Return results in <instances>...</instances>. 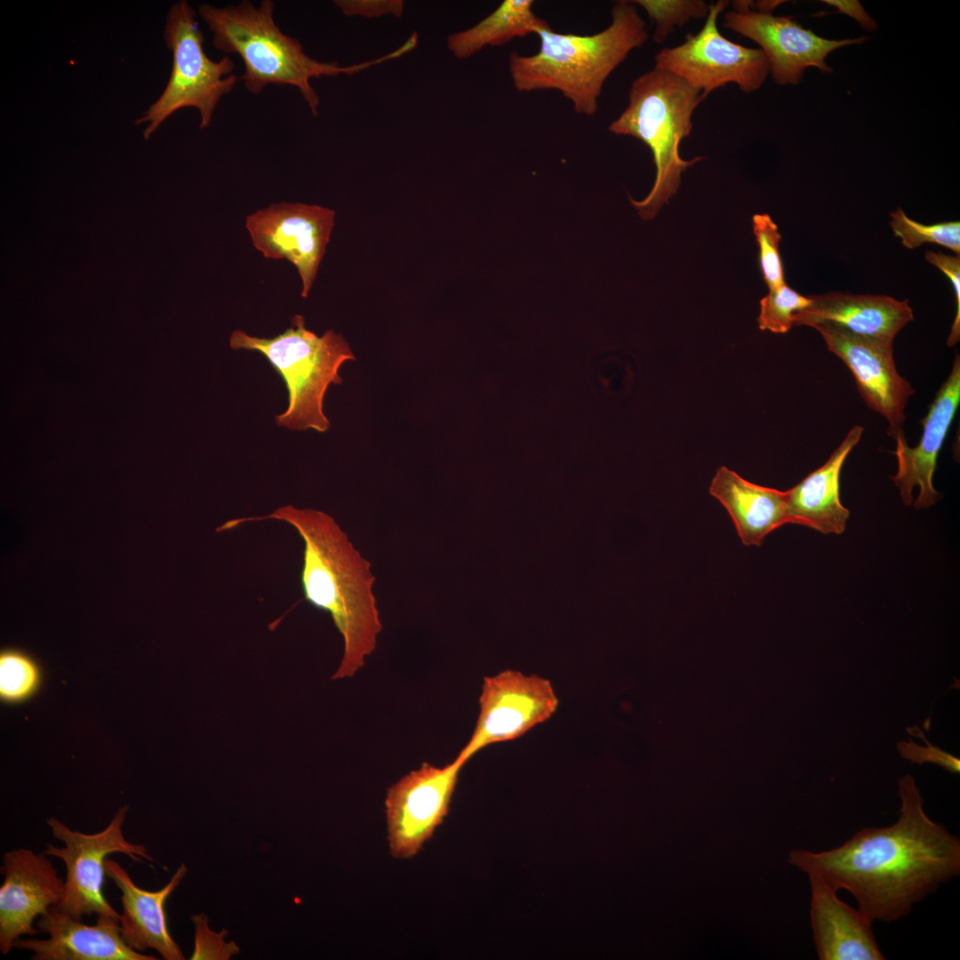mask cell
Returning a JSON list of instances; mask_svg holds the SVG:
<instances>
[{
	"mask_svg": "<svg viewBox=\"0 0 960 960\" xmlns=\"http://www.w3.org/2000/svg\"><path fill=\"white\" fill-rule=\"evenodd\" d=\"M275 3L262 0L255 6L248 0L217 7L202 4L198 13L212 32L213 46L225 53L237 54L244 65L239 80L253 94L270 84L296 87L311 113L316 116L319 96L310 84L311 78L353 75L370 66L400 57L405 47L363 63L340 66L310 58L302 44L284 34L274 20Z\"/></svg>",
	"mask_w": 960,
	"mask_h": 960,
	"instance_id": "277c9868",
	"label": "cell"
},
{
	"mask_svg": "<svg viewBox=\"0 0 960 960\" xmlns=\"http://www.w3.org/2000/svg\"><path fill=\"white\" fill-rule=\"evenodd\" d=\"M464 764L457 758L444 767L423 763L388 788L385 810L395 858L413 857L443 822Z\"/></svg>",
	"mask_w": 960,
	"mask_h": 960,
	"instance_id": "8fae6325",
	"label": "cell"
},
{
	"mask_svg": "<svg viewBox=\"0 0 960 960\" xmlns=\"http://www.w3.org/2000/svg\"><path fill=\"white\" fill-rule=\"evenodd\" d=\"M811 327L820 333L828 349L847 365L867 405L887 420L888 434L894 439L903 436L905 409L915 391L897 371L893 342L860 335L829 322Z\"/></svg>",
	"mask_w": 960,
	"mask_h": 960,
	"instance_id": "4fadbf2b",
	"label": "cell"
},
{
	"mask_svg": "<svg viewBox=\"0 0 960 960\" xmlns=\"http://www.w3.org/2000/svg\"><path fill=\"white\" fill-rule=\"evenodd\" d=\"M709 493L726 508L746 546H761L770 532L788 524L785 492L748 482L724 466Z\"/></svg>",
	"mask_w": 960,
	"mask_h": 960,
	"instance_id": "7402d4cb",
	"label": "cell"
},
{
	"mask_svg": "<svg viewBox=\"0 0 960 960\" xmlns=\"http://www.w3.org/2000/svg\"><path fill=\"white\" fill-rule=\"evenodd\" d=\"M334 4L347 16L377 18L391 14L400 18L404 2L402 0H335Z\"/></svg>",
	"mask_w": 960,
	"mask_h": 960,
	"instance_id": "1f68e13d",
	"label": "cell"
},
{
	"mask_svg": "<svg viewBox=\"0 0 960 960\" xmlns=\"http://www.w3.org/2000/svg\"><path fill=\"white\" fill-rule=\"evenodd\" d=\"M479 707L474 732L456 757L463 764L485 747L520 738L547 721L558 699L549 680L505 670L484 678Z\"/></svg>",
	"mask_w": 960,
	"mask_h": 960,
	"instance_id": "30bf717a",
	"label": "cell"
},
{
	"mask_svg": "<svg viewBox=\"0 0 960 960\" xmlns=\"http://www.w3.org/2000/svg\"><path fill=\"white\" fill-rule=\"evenodd\" d=\"M610 25L593 35L540 30V49L532 55L511 52L509 73L517 92L556 90L576 113L594 116L609 76L635 49L648 40L645 21L632 1H617Z\"/></svg>",
	"mask_w": 960,
	"mask_h": 960,
	"instance_id": "3957f363",
	"label": "cell"
},
{
	"mask_svg": "<svg viewBox=\"0 0 960 960\" xmlns=\"http://www.w3.org/2000/svg\"><path fill=\"white\" fill-rule=\"evenodd\" d=\"M907 731L914 736L922 738L926 747L919 746L912 740H909L908 743L900 741L897 748L902 757L910 760L913 764L932 763L951 773L960 772V759L958 757L932 745L917 726L908 728Z\"/></svg>",
	"mask_w": 960,
	"mask_h": 960,
	"instance_id": "f1b7e54d",
	"label": "cell"
},
{
	"mask_svg": "<svg viewBox=\"0 0 960 960\" xmlns=\"http://www.w3.org/2000/svg\"><path fill=\"white\" fill-rule=\"evenodd\" d=\"M532 0H504L490 15L473 27L450 35L447 47L460 60L468 59L484 47L500 46L516 37L538 34L550 27L533 12Z\"/></svg>",
	"mask_w": 960,
	"mask_h": 960,
	"instance_id": "603a6c76",
	"label": "cell"
},
{
	"mask_svg": "<svg viewBox=\"0 0 960 960\" xmlns=\"http://www.w3.org/2000/svg\"><path fill=\"white\" fill-rule=\"evenodd\" d=\"M863 431L861 426H854L825 464L796 486L785 491L788 523L801 524L824 534H841L844 532L850 511L840 500V473L844 460L859 443Z\"/></svg>",
	"mask_w": 960,
	"mask_h": 960,
	"instance_id": "44dd1931",
	"label": "cell"
},
{
	"mask_svg": "<svg viewBox=\"0 0 960 960\" xmlns=\"http://www.w3.org/2000/svg\"><path fill=\"white\" fill-rule=\"evenodd\" d=\"M729 1L710 4L702 28L687 34L685 41L661 49L655 55V66L666 70L707 96L727 84H736L747 93L756 91L769 74V63L761 49L733 43L717 28V18Z\"/></svg>",
	"mask_w": 960,
	"mask_h": 960,
	"instance_id": "9c48e42d",
	"label": "cell"
},
{
	"mask_svg": "<svg viewBox=\"0 0 960 960\" xmlns=\"http://www.w3.org/2000/svg\"><path fill=\"white\" fill-rule=\"evenodd\" d=\"M335 212L316 204H272L246 217L253 246L268 259H286L297 268L307 298L334 225Z\"/></svg>",
	"mask_w": 960,
	"mask_h": 960,
	"instance_id": "7c38bea8",
	"label": "cell"
},
{
	"mask_svg": "<svg viewBox=\"0 0 960 960\" xmlns=\"http://www.w3.org/2000/svg\"><path fill=\"white\" fill-rule=\"evenodd\" d=\"M753 231L759 247V265L769 290L785 283L784 268L780 253L781 235L777 224L766 213L755 214Z\"/></svg>",
	"mask_w": 960,
	"mask_h": 960,
	"instance_id": "83f0119b",
	"label": "cell"
},
{
	"mask_svg": "<svg viewBox=\"0 0 960 960\" xmlns=\"http://www.w3.org/2000/svg\"><path fill=\"white\" fill-rule=\"evenodd\" d=\"M890 225L904 247L915 249L925 243L942 245L959 256L960 223L947 221L924 225L908 218L901 208L890 212Z\"/></svg>",
	"mask_w": 960,
	"mask_h": 960,
	"instance_id": "d4e9b609",
	"label": "cell"
},
{
	"mask_svg": "<svg viewBox=\"0 0 960 960\" xmlns=\"http://www.w3.org/2000/svg\"><path fill=\"white\" fill-rule=\"evenodd\" d=\"M232 349L261 353L284 380L288 391V407L275 417L278 426L292 430L312 428L324 433L330 422L324 413V398L331 384H340L339 371L347 361L355 360L348 341L340 333L328 330L322 336L305 326V319L295 315L292 326L274 338H260L242 330L229 337Z\"/></svg>",
	"mask_w": 960,
	"mask_h": 960,
	"instance_id": "8992f818",
	"label": "cell"
},
{
	"mask_svg": "<svg viewBox=\"0 0 960 960\" xmlns=\"http://www.w3.org/2000/svg\"><path fill=\"white\" fill-rule=\"evenodd\" d=\"M810 302V296L800 294L786 284L770 289L760 300L758 326L764 331L786 333L795 325V316Z\"/></svg>",
	"mask_w": 960,
	"mask_h": 960,
	"instance_id": "4316f807",
	"label": "cell"
},
{
	"mask_svg": "<svg viewBox=\"0 0 960 960\" xmlns=\"http://www.w3.org/2000/svg\"><path fill=\"white\" fill-rule=\"evenodd\" d=\"M105 869L122 892L119 923L124 941L138 952L155 949L165 960L185 959L170 934L164 904L186 876V865L180 864L169 883L155 892L137 886L126 869L113 860H105Z\"/></svg>",
	"mask_w": 960,
	"mask_h": 960,
	"instance_id": "d6986e66",
	"label": "cell"
},
{
	"mask_svg": "<svg viewBox=\"0 0 960 960\" xmlns=\"http://www.w3.org/2000/svg\"><path fill=\"white\" fill-rule=\"evenodd\" d=\"M960 402V357L956 354L951 372L936 393L927 415L920 420L924 431L919 444L912 448L905 436H897L895 455L898 470L892 477L905 505L913 502L912 491L919 487L914 502L917 509L934 505L940 498L933 487L937 458Z\"/></svg>",
	"mask_w": 960,
	"mask_h": 960,
	"instance_id": "2e32d148",
	"label": "cell"
},
{
	"mask_svg": "<svg viewBox=\"0 0 960 960\" xmlns=\"http://www.w3.org/2000/svg\"><path fill=\"white\" fill-rule=\"evenodd\" d=\"M811 302L795 316V325L829 322L854 333L893 342L914 319L908 301L886 295L830 292L810 296Z\"/></svg>",
	"mask_w": 960,
	"mask_h": 960,
	"instance_id": "ffe728a7",
	"label": "cell"
},
{
	"mask_svg": "<svg viewBox=\"0 0 960 960\" xmlns=\"http://www.w3.org/2000/svg\"><path fill=\"white\" fill-rule=\"evenodd\" d=\"M38 663L26 652L5 649L0 654V699L17 704L31 699L42 684Z\"/></svg>",
	"mask_w": 960,
	"mask_h": 960,
	"instance_id": "cb8c5ba5",
	"label": "cell"
},
{
	"mask_svg": "<svg viewBox=\"0 0 960 960\" xmlns=\"http://www.w3.org/2000/svg\"><path fill=\"white\" fill-rule=\"evenodd\" d=\"M925 259L942 271L954 286L956 313L947 341L949 347H953L960 340V258L957 255L927 251Z\"/></svg>",
	"mask_w": 960,
	"mask_h": 960,
	"instance_id": "4dcf8cb0",
	"label": "cell"
},
{
	"mask_svg": "<svg viewBox=\"0 0 960 960\" xmlns=\"http://www.w3.org/2000/svg\"><path fill=\"white\" fill-rule=\"evenodd\" d=\"M44 852L19 848L3 855L0 871L4 882L0 887V951L7 955L21 935H36L33 926L52 906L62 898L65 879Z\"/></svg>",
	"mask_w": 960,
	"mask_h": 960,
	"instance_id": "9a60e30c",
	"label": "cell"
},
{
	"mask_svg": "<svg viewBox=\"0 0 960 960\" xmlns=\"http://www.w3.org/2000/svg\"><path fill=\"white\" fill-rule=\"evenodd\" d=\"M36 927L46 940L17 939L13 948L32 951L33 960H156L130 948L120 933L119 919L97 916L93 925L73 918L57 906L39 916Z\"/></svg>",
	"mask_w": 960,
	"mask_h": 960,
	"instance_id": "e0dca14e",
	"label": "cell"
},
{
	"mask_svg": "<svg viewBox=\"0 0 960 960\" xmlns=\"http://www.w3.org/2000/svg\"><path fill=\"white\" fill-rule=\"evenodd\" d=\"M128 811L127 805L119 807L108 825L94 834L72 830L53 817L46 820L52 836L64 844L63 847L46 844L43 852L60 859L66 867L63 895L57 907L73 918L82 921L95 914L119 919L102 891L108 854L121 852L135 862L154 860L144 845L125 839L122 828Z\"/></svg>",
	"mask_w": 960,
	"mask_h": 960,
	"instance_id": "ba28073f",
	"label": "cell"
},
{
	"mask_svg": "<svg viewBox=\"0 0 960 960\" xmlns=\"http://www.w3.org/2000/svg\"><path fill=\"white\" fill-rule=\"evenodd\" d=\"M164 36L172 52V72L162 94L135 122L148 124L145 140L171 115L188 107L199 111L200 129L207 128L221 98L239 80L233 74L235 63L229 56L214 61L206 55L196 12L187 1H179L170 8Z\"/></svg>",
	"mask_w": 960,
	"mask_h": 960,
	"instance_id": "52a82bcc",
	"label": "cell"
},
{
	"mask_svg": "<svg viewBox=\"0 0 960 960\" xmlns=\"http://www.w3.org/2000/svg\"><path fill=\"white\" fill-rule=\"evenodd\" d=\"M267 519L284 522L300 536L304 598L330 614L343 639V655L332 679L352 677L375 650L382 629L371 563L333 517L313 508L282 506L266 516L229 520L223 528Z\"/></svg>",
	"mask_w": 960,
	"mask_h": 960,
	"instance_id": "7a4b0ae2",
	"label": "cell"
},
{
	"mask_svg": "<svg viewBox=\"0 0 960 960\" xmlns=\"http://www.w3.org/2000/svg\"><path fill=\"white\" fill-rule=\"evenodd\" d=\"M655 25L652 39L663 43L676 27H683L691 20L707 18L710 4L702 0H636Z\"/></svg>",
	"mask_w": 960,
	"mask_h": 960,
	"instance_id": "484cf974",
	"label": "cell"
},
{
	"mask_svg": "<svg viewBox=\"0 0 960 960\" xmlns=\"http://www.w3.org/2000/svg\"><path fill=\"white\" fill-rule=\"evenodd\" d=\"M702 100L700 91L654 66L632 82L627 108L609 124L612 133L634 137L652 154L656 177L650 193L641 201L629 197L644 220L652 219L676 194L682 172L703 159L684 160L679 155L680 142L692 132V114Z\"/></svg>",
	"mask_w": 960,
	"mask_h": 960,
	"instance_id": "5b68a950",
	"label": "cell"
},
{
	"mask_svg": "<svg viewBox=\"0 0 960 960\" xmlns=\"http://www.w3.org/2000/svg\"><path fill=\"white\" fill-rule=\"evenodd\" d=\"M724 28L756 42L769 63V71L778 84H798L807 68L831 73L828 55L841 47L862 44L867 36L834 40L823 38L804 28L791 17L754 10L725 12Z\"/></svg>",
	"mask_w": 960,
	"mask_h": 960,
	"instance_id": "5bb4252c",
	"label": "cell"
},
{
	"mask_svg": "<svg viewBox=\"0 0 960 960\" xmlns=\"http://www.w3.org/2000/svg\"><path fill=\"white\" fill-rule=\"evenodd\" d=\"M810 918L820 960H884L872 923L858 908L841 900L820 876L808 873Z\"/></svg>",
	"mask_w": 960,
	"mask_h": 960,
	"instance_id": "ac0fdd59",
	"label": "cell"
},
{
	"mask_svg": "<svg viewBox=\"0 0 960 960\" xmlns=\"http://www.w3.org/2000/svg\"><path fill=\"white\" fill-rule=\"evenodd\" d=\"M828 5L855 20L866 30L873 31L877 28L876 20L866 12L860 1L857 0H822Z\"/></svg>",
	"mask_w": 960,
	"mask_h": 960,
	"instance_id": "d6a6232c",
	"label": "cell"
},
{
	"mask_svg": "<svg viewBox=\"0 0 960 960\" xmlns=\"http://www.w3.org/2000/svg\"><path fill=\"white\" fill-rule=\"evenodd\" d=\"M898 820L863 828L841 845L819 852L792 850L789 862L844 889L871 921L891 923L910 913L938 888L960 875V839L924 809L914 777L899 780Z\"/></svg>",
	"mask_w": 960,
	"mask_h": 960,
	"instance_id": "6da1fadb",
	"label": "cell"
},
{
	"mask_svg": "<svg viewBox=\"0 0 960 960\" xmlns=\"http://www.w3.org/2000/svg\"><path fill=\"white\" fill-rule=\"evenodd\" d=\"M195 925V949L191 959H228L235 955L239 948L232 942L225 944L224 934L212 932L208 927L207 917L204 915H194L191 917Z\"/></svg>",
	"mask_w": 960,
	"mask_h": 960,
	"instance_id": "f546056e",
	"label": "cell"
}]
</instances>
